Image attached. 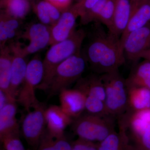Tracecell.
Returning <instances> with one entry per match:
<instances>
[{
  "label": "cell",
  "instance_id": "1",
  "mask_svg": "<svg viewBox=\"0 0 150 150\" xmlns=\"http://www.w3.org/2000/svg\"><path fill=\"white\" fill-rule=\"evenodd\" d=\"M84 55L92 70L99 75L119 70L126 62L120 38L105 32L98 22L91 33Z\"/></svg>",
  "mask_w": 150,
  "mask_h": 150
},
{
  "label": "cell",
  "instance_id": "2",
  "mask_svg": "<svg viewBox=\"0 0 150 150\" xmlns=\"http://www.w3.org/2000/svg\"><path fill=\"white\" fill-rule=\"evenodd\" d=\"M86 35L84 30H77L66 40L51 45L43 61V79L38 89L48 91L57 67L68 58L81 51Z\"/></svg>",
  "mask_w": 150,
  "mask_h": 150
},
{
  "label": "cell",
  "instance_id": "3",
  "mask_svg": "<svg viewBox=\"0 0 150 150\" xmlns=\"http://www.w3.org/2000/svg\"><path fill=\"white\" fill-rule=\"evenodd\" d=\"M71 127L78 138L98 143L115 131V118L87 113L74 119Z\"/></svg>",
  "mask_w": 150,
  "mask_h": 150
},
{
  "label": "cell",
  "instance_id": "4",
  "mask_svg": "<svg viewBox=\"0 0 150 150\" xmlns=\"http://www.w3.org/2000/svg\"><path fill=\"white\" fill-rule=\"evenodd\" d=\"M100 76L105 89V105L108 114L119 118L128 110L126 79L122 77L119 70Z\"/></svg>",
  "mask_w": 150,
  "mask_h": 150
},
{
  "label": "cell",
  "instance_id": "5",
  "mask_svg": "<svg viewBox=\"0 0 150 150\" xmlns=\"http://www.w3.org/2000/svg\"><path fill=\"white\" fill-rule=\"evenodd\" d=\"M87 62L81 51L77 53L62 63L57 67L48 88V97L59 94L69 88L71 85L81 78L86 67Z\"/></svg>",
  "mask_w": 150,
  "mask_h": 150
},
{
  "label": "cell",
  "instance_id": "6",
  "mask_svg": "<svg viewBox=\"0 0 150 150\" xmlns=\"http://www.w3.org/2000/svg\"><path fill=\"white\" fill-rule=\"evenodd\" d=\"M125 126L134 149L150 150V108L127 110L119 117Z\"/></svg>",
  "mask_w": 150,
  "mask_h": 150
},
{
  "label": "cell",
  "instance_id": "7",
  "mask_svg": "<svg viewBox=\"0 0 150 150\" xmlns=\"http://www.w3.org/2000/svg\"><path fill=\"white\" fill-rule=\"evenodd\" d=\"M43 61L36 55L28 64L26 75L16 98L17 102L27 112L39 102L35 90L43 80Z\"/></svg>",
  "mask_w": 150,
  "mask_h": 150
},
{
  "label": "cell",
  "instance_id": "8",
  "mask_svg": "<svg viewBox=\"0 0 150 150\" xmlns=\"http://www.w3.org/2000/svg\"><path fill=\"white\" fill-rule=\"evenodd\" d=\"M46 106L39 102L28 112L21 125V131L28 145L33 150H37L46 129L45 111Z\"/></svg>",
  "mask_w": 150,
  "mask_h": 150
},
{
  "label": "cell",
  "instance_id": "9",
  "mask_svg": "<svg viewBox=\"0 0 150 150\" xmlns=\"http://www.w3.org/2000/svg\"><path fill=\"white\" fill-rule=\"evenodd\" d=\"M20 37L29 41L27 46L22 47L21 44H19L18 46V50L20 54L23 57H26L50 45V26L41 23H32L21 33Z\"/></svg>",
  "mask_w": 150,
  "mask_h": 150
},
{
  "label": "cell",
  "instance_id": "10",
  "mask_svg": "<svg viewBox=\"0 0 150 150\" xmlns=\"http://www.w3.org/2000/svg\"><path fill=\"white\" fill-rule=\"evenodd\" d=\"M125 57L136 63L144 51L150 48V22L127 35L123 43Z\"/></svg>",
  "mask_w": 150,
  "mask_h": 150
},
{
  "label": "cell",
  "instance_id": "11",
  "mask_svg": "<svg viewBox=\"0 0 150 150\" xmlns=\"http://www.w3.org/2000/svg\"><path fill=\"white\" fill-rule=\"evenodd\" d=\"M79 17V12L74 4L62 12L59 20L50 26V45L51 46L69 38L76 30V22Z\"/></svg>",
  "mask_w": 150,
  "mask_h": 150
},
{
  "label": "cell",
  "instance_id": "12",
  "mask_svg": "<svg viewBox=\"0 0 150 150\" xmlns=\"http://www.w3.org/2000/svg\"><path fill=\"white\" fill-rule=\"evenodd\" d=\"M131 12L128 25L120 38L121 44L127 35L134 30L150 22V0H130Z\"/></svg>",
  "mask_w": 150,
  "mask_h": 150
},
{
  "label": "cell",
  "instance_id": "13",
  "mask_svg": "<svg viewBox=\"0 0 150 150\" xmlns=\"http://www.w3.org/2000/svg\"><path fill=\"white\" fill-rule=\"evenodd\" d=\"M60 107L73 120L85 110L86 96L77 89L67 88L59 93Z\"/></svg>",
  "mask_w": 150,
  "mask_h": 150
},
{
  "label": "cell",
  "instance_id": "14",
  "mask_svg": "<svg viewBox=\"0 0 150 150\" xmlns=\"http://www.w3.org/2000/svg\"><path fill=\"white\" fill-rule=\"evenodd\" d=\"M46 130L55 138L65 136V131L74 120L69 116L60 105H50L46 107L45 111Z\"/></svg>",
  "mask_w": 150,
  "mask_h": 150
},
{
  "label": "cell",
  "instance_id": "15",
  "mask_svg": "<svg viewBox=\"0 0 150 150\" xmlns=\"http://www.w3.org/2000/svg\"><path fill=\"white\" fill-rule=\"evenodd\" d=\"M9 47L13 54L10 93L11 97L16 100L26 75L28 63L25 57L22 56L12 43Z\"/></svg>",
  "mask_w": 150,
  "mask_h": 150
},
{
  "label": "cell",
  "instance_id": "16",
  "mask_svg": "<svg viewBox=\"0 0 150 150\" xmlns=\"http://www.w3.org/2000/svg\"><path fill=\"white\" fill-rule=\"evenodd\" d=\"M118 123L119 131L115 130L97 143L98 150H134L125 126L121 121Z\"/></svg>",
  "mask_w": 150,
  "mask_h": 150
},
{
  "label": "cell",
  "instance_id": "17",
  "mask_svg": "<svg viewBox=\"0 0 150 150\" xmlns=\"http://www.w3.org/2000/svg\"><path fill=\"white\" fill-rule=\"evenodd\" d=\"M74 88L80 91L86 96L97 98L105 103V89L100 75L94 73L81 78Z\"/></svg>",
  "mask_w": 150,
  "mask_h": 150
},
{
  "label": "cell",
  "instance_id": "18",
  "mask_svg": "<svg viewBox=\"0 0 150 150\" xmlns=\"http://www.w3.org/2000/svg\"><path fill=\"white\" fill-rule=\"evenodd\" d=\"M130 12V0H117L112 26L108 32L120 38L128 25Z\"/></svg>",
  "mask_w": 150,
  "mask_h": 150
},
{
  "label": "cell",
  "instance_id": "19",
  "mask_svg": "<svg viewBox=\"0 0 150 150\" xmlns=\"http://www.w3.org/2000/svg\"><path fill=\"white\" fill-rule=\"evenodd\" d=\"M13 54L9 46L1 49L0 52V90L7 96L10 101H16L10 93Z\"/></svg>",
  "mask_w": 150,
  "mask_h": 150
},
{
  "label": "cell",
  "instance_id": "20",
  "mask_svg": "<svg viewBox=\"0 0 150 150\" xmlns=\"http://www.w3.org/2000/svg\"><path fill=\"white\" fill-rule=\"evenodd\" d=\"M31 8L41 23L51 26L59 20L62 13L50 3L44 0H31Z\"/></svg>",
  "mask_w": 150,
  "mask_h": 150
},
{
  "label": "cell",
  "instance_id": "21",
  "mask_svg": "<svg viewBox=\"0 0 150 150\" xmlns=\"http://www.w3.org/2000/svg\"><path fill=\"white\" fill-rule=\"evenodd\" d=\"M21 20L6 13L2 10L0 13V48H4L8 40L19 33Z\"/></svg>",
  "mask_w": 150,
  "mask_h": 150
},
{
  "label": "cell",
  "instance_id": "22",
  "mask_svg": "<svg viewBox=\"0 0 150 150\" xmlns=\"http://www.w3.org/2000/svg\"><path fill=\"white\" fill-rule=\"evenodd\" d=\"M16 102L9 101L0 110V137L20 131L16 118Z\"/></svg>",
  "mask_w": 150,
  "mask_h": 150
},
{
  "label": "cell",
  "instance_id": "23",
  "mask_svg": "<svg viewBox=\"0 0 150 150\" xmlns=\"http://www.w3.org/2000/svg\"><path fill=\"white\" fill-rule=\"evenodd\" d=\"M127 110L139 111L150 108V90L144 87L127 88Z\"/></svg>",
  "mask_w": 150,
  "mask_h": 150
},
{
  "label": "cell",
  "instance_id": "24",
  "mask_svg": "<svg viewBox=\"0 0 150 150\" xmlns=\"http://www.w3.org/2000/svg\"><path fill=\"white\" fill-rule=\"evenodd\" d=\"M127 88H146L150 90V61L145 60L136 65L126 79Z\"/></svg>",
  "mask_w": 150,
  "mask_h": 150
},
{
  "label": "cell",
  "instance_id": "25",
  "mask_svg": "<svg viewBox=\"0 0 150 150\" xmlns=\"http://www.w3.org/2000/svg\"><path fill=\"white\" fill-rule=\"evenodd\" d=\"M0 7L6 13L18 19H24L31 8V0H0Z\"/></svg>",
  "mask_w": 150,
  "mask_h": 150
},
{
  "label": "cell",
  "instance_id": "26",
  "mask_svg": "<svg viewBox=\"0 0 150 150\" xmlns=\"http://www.w3.org/2000/svg\"><path fill=\"white\" fill-rule=\"evenodd\" d=\"M72 148V143H70L65 136L55 138L49 134L46 129L37 150H71Z\"/></svg>",
  "mask_w": 150,
  "mask_h": 150
},
{
  "label": "cell",
  "instance_id": "27",
  "mask_svg": "<svg viewBox=\"0 0 150 150\" xmlns=\"http://www.w3.org/2000/svg\"><path fill=\"white\" fill-rule=\"evenodd\" d=\"M117 0H105L98 22L105 25L108 30L112 26Z\"/></svg>",
  "mask_w": 150,
  "mask_h": 150
},
{
  "label": "cell",
  "instance_id": "28",
  "mask_svg": "<svg viewBox=\"0 0 150 150\" xmlns=\"http://www.w3.org/2000/svg\"><path fill=\"white\" fill-rule=\"evenodd\" d=\"M85 110L93 115L105 116L108 115L105 103L102 100L91 97L86 96Z\"/></svg>",
  "mask_w": 150,
  "mask_h": 150
},
{
  "label": "cell",
  "instance_id": "29",
  "mask_svg": "<svg viewBox=\"0 0 150 150\" xmlns=\"http://www.w3.org/2000/svg\"><path fill=\"white\" fill-rule=\"evenodd\" d=\"M19 134V131H18L0 137L4 150H25Z\"/></svg>",
  "mask_w": 150,
  "mask_h": 150
},
{
  "label": "cell",
  "instance_id": "30",
  "mask_svg": "<svg viewBox=\"0 0 150 150\" xmlns=\"http://www.w3.org/2000/svg\"><path fill=\"white\" fill-rule=\"evenodd\" d=\"M105 0H100L91 8L80 17L81 25H86L93 22H98L104 7Z\"/></svg>",
  "mask_w": 150,
  "mask_h": 150
},
{
  "label": "cell",
  "instance_id": "31",
  "mask_svg": "<svg viewBox=\"0 0 150 150\" xmlns=\"http://www.w3.org/2000/svg\"><path fill=\"white\" fill-rule=\"evenodd\" d=\"M71 150H98L97 143L78 138L72 143Z\"/></svg>",
  "mask_w": 150,
  "mask_h": 150
},
{
  "label": "cell",
  "instance_id": "32",
  "mask_svg": "<svg viewBox=\"0 0 150 150\" xmlns=\"http://www.w3.org/2000/svg\"><path fill=\"white\" fill-rule=\"evenodd\" d=\"M100 1V0H81L78 2L75 3L74 5L77 9L80 17Z\"/></svg>",
  "mask_w": 150,
  "mask_h": 150
},
{
  "label": "cell",
  "instance_id": "33",
  "mask_svg": "<svg viewBox=\"0 0 150 150\" xmlns=\"http://www.w3.org/2000/svg\"><path fill=\"white\" fill-rule=\"evenodd\" d=\"M50 3L61 11H65L73 5L74 0H44Z\"/></svg>",
  "mask_w": 150,
  "mask_h": 150
},
{
  "label": "cell",
  "instance_id": "34",
  "mask_svg": "<svg viewBox=\"0 0 150 150\" xmlns=\"http://www.w3.org/2000/svg\"><path fill=\"white\" fill-rule=\"evenodd\" d=\"M9 101L7 95L2 91L0 90V110Z\"/></svg>",
  "mask_w": 150,
  "mask_h": 150
},
{
  "label": "cell",
  "instance_id": "35",
  "mask_svg": "<svg viewBox=\"0 0 150 150\" xmlns=\"http://www.w3.org/2000/svg\"><path fill=\"white\" fill-rule=\"evenodd\" d=\"M143 58L145 60L150 61V48L144 51L140 56V59Z\"/></svg>",
  "mask_w": 150,
  "mask_h": 150
},
{
  "label": "cell",
  "instance_id": "36",
  "mask_svg": "<svg viewBox=\"0 0 150 150\" xmlns=\"http://www.w3.org/2000/svg\"><path fill=\"white\" fill-rule=\"evenodd\" d=\"M134 150H150V149H134Z\"/></svg>",
  "mask_w": 150,
  "mask_h": 150
},
{
  "label": "cell",
  "instance_id": "37",
  "mask_svg": "<svg viewBox=\"0 0 150 150\" xmlns=\"http://www.w3.org/2000/svg\"><path fill=\"white\" fill-rule=\"evenodd\" d=\"M74 1H76V3H77L79 1H80L81 0H74Z\"/></svg>",
  "mask_w": 150,
  "mask_h": 150
},
{
  "label": "cell",
  "instance_id": "38",
  "mask_svg": "<svg viewBox=\"0 0 150 150\" xmlns=\"http://www.w3.org/2000/svg\"><path fill=\"white\" fill-rule=\"evenodd\" d=\"M3 150H4V149H3Z\"/></svg>",
  "mask_w": 150,
  "mask_h": 150
}]
</instances>
